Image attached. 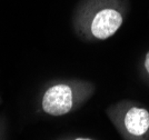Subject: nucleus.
Wrapping results in <instances>:
<instances>
[{"mask_svg":"<svg viewBox=\"0 0 149 140\" xmlns=\"http://www.w3.org/2000/svg\"><path fill=\"white\" fill-rule=\"evenodd\" d=\"M128 10V0H80L74 21L93 38L105 40L119 30Z\"/></svg>","mask_w":149,"mask_h":140,"instance_id":"f257e3e1","label":"nucleus"},{"mask_svg":"<svg viewBox=\"0 0 149 140\" xmlns=\"http://www.w3.org/2000/svg\"><path fill=\"white\" fill-rule=\"evenodd\" d=\"M74 90L68 84L60 82L49 87L42 96L41 107L50 116H62L74 108Z\"/></svg>","mask_w":149,"mask_h":140,"instance_id":"f03ea898","label":"nucleus"},{"mask_svg":"<svg viewBox=\"0 0 149 140\" xmlns=\"http://www.w3.org/2000/svg\"><path fill=\"white\" fill-rule=\"evenodd\" d=\"M124 123L129 134L134 136H143L149 129L148 110L140 107H131L125 115Z\"/></svg>","mask_w":149,"mask_h":140,"instance_id":"7ed1b4c3","label":"nucleus"},{"mask_svg":"<svg viewBox=\"0 0 149 140\" xmlns=\"http://www.w3.org/2000/svg\"><path fill=\"white\" fill-rule=\"evenodd\" d=\"M143 66H145V69H146V72L149 75V51L146 55V58H145V62H143Z\"/></svg>","mask_w":149,"mask_h":140,"instance_id":"20e7f679","label":"nucleus"},{"mask_svg":"<svg viewBox=\"0 0 149 140\" xmlns=\"http://www.w3.org/2000/svg\"><path fill=\"white\" fill-rule=\"evenodd\" d=\"M76 140H91V139H87V138H77Z\"/></svg>","mask_w":149,"mask_h":140,"instance_id":"39448f33","label":"nucleus"}]
</instances>
